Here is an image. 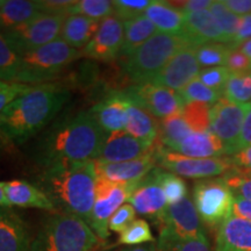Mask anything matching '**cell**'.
Masks as SVG:
<instances>
[{
  "label": "cell",
  "instance_id": "36",
  "mask_svg": "<svg viewBox=\"0 0 251 251\" xmlns=\"http://www.w3.org/2000/svg\"><path fill=\"white\" fill-rule=\"evenodd\" d=\"M113 14V1L109 0H78L68 12V15H83L99 21Z\"/></svg>",
  "mask_w": 251,
  "mask_h": 251
},
{
  "label": "cell",
  "instance_id": "6",
  "mask_svg": "<svg viewBox=\"0 0 251 251\" xmlns=\"http://www.w3.org/2000/svg\"><path fill=\"white\" fill-rule=\"evenodd\" d=\"M20 56L21 68L17 83L30 85L54 79L69 64L80 57V52L59 37Z\"/></svg>",
  "mask_w": 251,
  "mask_h": 251
},
{
  "label": "cell",
  "instance_id": "53",
  "mask_svg": "<svg viewBox=\"0 0 251 251\" xmlns=\"http://www.w3.org/2000/svg\"><path fill=\"white\" fill-rule=\"evenodd\" d=\"M251 146V103L248 105V109L244 118L242 131L240 139V150Z\"/></svg>",
  "mask_w": 251,
  "mask_h": 251
},
{
  "label": "cell",
  "instance_id": "25",
  "mask_svg": "<svg viewBox=\"0 0 251 251\" xmlns=\"http://www.w3.org/2000/svg\"><path fill=\"white\" fill-rule=\"evenodd\" d=\"M144 15L155 25L161 33L183 35L185 26V14L180 9L175 7L170 1L153 0Z\"/></svg>",
  "mask_w": 251,
  "mask_h": 251
},
{
  "label": "cell",
  "instance_id": "56",
  "mask_svg": "<svg viewBox=\"0 0 251 251\" xmlns=\"http://www.w3.org/2000/svg\"><path fill=\"white\" fill-rule=\"evenodd\" d=\"M0 207H9L7 200H6V197H5L2 181H0Z\"/></svg>",
  "mask_w": 251,
  "mask_h": 251
},
{
  "label": "cell",
  "instance_id": "40",
  "mask_svg": "<svg viewBox=\"0 0 251 251\" xmlns=\"http://www.w3.org/2000/svg\"><path fill=\"white\" fill-rule=\"evenodd\" d=\"M150 4H151L150 0H114L113 1L114 15L125 23L143 15Z\"/></svg>",
  "mask_w": 251,
  "mask_h": 251
},
{
  "label": "cell",
  "instance_id": "9",
  "mask_svg": "<svg viewBox=\"0 0 251 251\" xmlns=\"http://www.w3.org/2000/svg\"><path fill=\"white\" fill-rule=\"evenodd\" d=\"M153 224L158 227V240L183 242L206 236L201 219L188 197L179 202L166 206Z\"/></svg>",
  "mask_w": 251,
  "mask_h": 251
},
{
  "label": "cell",
  "instance_id": "5",
  "mask_svg": "<svg viewBox=\"0 0 251 251\" xmlns=\"http://www.w3.org/2000/svg\"><path fill=\"white\" fill-rule=\"evenodd\" d=\"M190 45L184 35L158 31L129 57L124 59L122 70L134 85L149 83L181 49Z\"/></svg>",
  "mask_w": 251,
  "mask_h": 251
},
{
  "label": "cell",
  "instance_id": "41",
  "mask_svg": "<svg viewBox=\"0 0 251 251\" xmlns=\"http://www.w3.org/2000/svg\"><path fill=\"white\" fill-rule=\"evenodd\" d=\"M156 244L157 251H212L207 236L183 241V242L157 240Z\"/></svg>",
  "mask_w": 251,
  "mask_h": 251
},
{
  "label": "cell",
  "instance_id": "38",
  "mask_svg": "<svg viewBox=\"0 0 251 251\" xmlns=\"http://www.w3.org/2000/svg\"><path fill=\"white\" fill-rule=\"evenodd\" d=\"M152 242H155V237L151 233V228L143 219L134 220L119 237V244L127 247L142 246Z\"/></svg>",
  "mask_w": 251,
  "mask_h": 251
},
{
  "label": "cell",
  "instance_id": "46",
  "mask_svg": "<svg viewBox=\"0 0 251 251\" xmlns=\"http://www.w3.org/2000/svg\"><path fill=\"white\" fill-rule=\"evenodd\" d=\"M226 68L231 74H246L251 71V59L237 48H233L228 54Z\"/></svg>",
  "mask_w": 251,
  "mask_h": 251
},
{
  "label": "cell",
  "instance_id": "13",
  "mask_svg": "<svg viewBox=\"0 0 251 251\" xmlns=\"http://www.w3.org/2000/svg\"><path fill=\"white\" fill-rule=\"evenodd\" d=\"M125 94L153 118L161 120L180 114L185 105L179 93L152 83L135 84L128 87Z\"/></svg>",
  "mask_w": 251,
  "mask_h": 251
},
{
  "label": "cell",
  "instance_id": "42",
  "mask_svg": "<svg viewBox=\"0 0 251 251\" xmlns=\"http://www.w3.org/2000/svg\"><path fill=\"white\" fill-rule=\"evenodd\" d=\"M222 178L229 188L233 191L234 196H238L251 201V176L243 174L235 168L233 171L226 174Z\"/></svg>",
  "mask_w": 251,
  "mask_h": 251
},
{
  "label": "cell",
  "instance_id": "7",
  "mask_svg": "<svg viewBox=\"0 0 251 251\" xmlns=\"http://www.w3.org/2000/svg\"><path fill=\"white\" fill-rule=\"evenodd\" d=\"M234 198L224 178L200 179L193 186V203L201 221L208 227H220L233 215Z\"/></svg>",
  "mask_w": 251,
  "mask_h": 251
},
{
  "label": "cell",
  "instance_id": "54",
  "mask_svg": "<svg viewBox=\"0 0 251 251\" xmlns=\"http://www.w3.org/2000/svg\"><path fill=\"white\" fill-rule=\"evenodd\" d=\"M118 251H157V244L156 242L147 243V244H142V246L122 248V249Z\"/></svg>",
  "mask_w": 251,
  "mask_h": 251
},
{
  "label": "cell",
  "instance_id": "16",
  "mask_svg": "<svg viewBox=\"0 0 251 251\" xmlns=\"http://www.w3.org/2000/svg\"><path fill=\"white\" fill-rule=\"evenodd\" d=\"M96 163L97 178L115 184L136 185L147 177L157 165L156 142L151 151L140 158L122 163Z\"/></svg>",
  "mask_w": 251,
  "mask_h": 251
},
{
  "label": "cell",
  "instance_id": "10",
  "mask_svg": "<svg viewBox=\"0 0 251 251\" xmlns=\"http://www.w3.org/2000/svg\"><path fill=\"white\" fill-rule=\"evenodd\" d=\"M157 165L177 176L192 179H208L233 171L230 158H192L164 148L156 141Z\"/></svg>",
  "mask_w": 251,
  "mask_h": 251
},
{
  "label": "cell",
  "instance_id": "27",
  "mask_svg": "<svg viewBox=\"0 0 251 251\" xmlns=\"http://www.w3.org/2000/svg\"><path fill=\"white\" fill-rule=\"evenodd\" d=\"M158 33L151 21L146 15H141L124 23V43L120 52L122 59L129 57L141 46Z\"/></svg>",
  "mask_w": 251,
  "mask_h": 251
},
{
  "label": "cell",
  "instance_id": "29",
  "mask_svg": "<svg viewBox=\"0 0 251 251\" xmlns=\"http://www.w3.org/2000/svg\"><path fill=\"white\" fill-rule=\"evenodd\" d=\"M41 13L39 1L33 0H6L0 8V31L20 26Z\"/></svg>",
  "mask_w": 251,
  "mask_h": 251
},
{
  "label": "cell",
  "instance_id": "33",
  "mask_svg": "<svg viewBox=\"0 0 251 251\" xmlns=\"http://www.w3.org/2000/svg\"><path fill=\"white\" fill-rule=\"evenodd\" d=\"M222 96L225 99L235 103H251V71L246 74H231Z\"/></svg>",
  "mask_w": 251,
  "mask_h": 251
},
{
  "label": "cell",
  "instance_id": "4",
  "mask_svg": "<svg viewBox=\"0 0 251 251\" xmlns=\"http://www.w3.org/2000/svg\"><path fill=\"white\" fill-rule=\"evenodd\" d=\"M100 242L84 220L56 212L41 222L30 251H92Z\"/></svg>",
  "mask_w": 251,
  "mask_h": 251
},
{
  "label": "cell",
  "instance_id": "43",
  "mask_svg": "<svg viewBox=\"0 0 251 251\" xmlns=\"http://www.w3.org/2000/svg\"><path fill=\"white\" fill-rule=\"evenodd\" d=\"M230 76L231 72L226 67H214L203 69V70L200 71L198 78L207 87L222 93Z\"/></svg>",
  "mask_w": 251,
  "mask_h": 251
},
{
  "label": "cell",
  "instance_id": "24",
  "mask_svg": "<svg viewBox=\"0 0 251 251\" xmlns=\"http://www.w3.org/2000/svg\"><path fill=\"white\" fill-rule=\"evenodd\" d=\"M171 151L192 158H220L227 155L224 143L211 131L188 135L180 143L175 146Z\"/></svg>",
  "mask_w": 251,
  "mask_h": 251
},
{
  "label": "cell",
  "instance_id": "48",
  "mask_svg": "<svg viewBox=\"0 0 251 251\" xmlns=\"http://www.w3.org/2000/svg\"><path fill=\"white\" fill-rule=\"evenodd\" d=\"M175 7L180 9L184 14L209 9L214 0H186V1H170Z\"/></svg>",
  "mask_w": 251,
  "mask_h": 251
},
{
  "label": "cell",
  "instance_id": "58",
  "mask_svg": "<svg viewBox=\"0 0 251 251\" xmlns=\"http://www.w3.org/2000/svg\"><path fill=\"white\" fill-rule=\"evenodd\" d=\"M5 1L6 0H0V8L2 7V6H4V4H5Z\"/></svg>",
  "mask_w": 251,
  "mask_h": 251
},
{
  "label": "cell",
  "instance_id": "47",
  "mask_svg": "<svg viewBox=\"0 0 251 251\" xmlns=\"http://www.w3.org/2000/svg\"><path fill=\"white\" fill-rule=\"evenodd\" d=\"M41 13L65 14L75 4V0H37Z\"/></svg>",
  "mask_w": 251,
  "mask_h": 251
},
{
  "label": "cell",
  "instance_id": "14",
  "mask_svg": "<svg viewBox=\"0 0 251 251\" xmlns=\"http://www.w3.org/2000/svg\"><path fill=\"white\" fill-rule=\"evenodd\" d=\"M124 43V21L114 14L100 21V27L93 39L83 50L80 57L94 61L112 62L120 57Z\"/></svg>",
  "mask_w": 251,
  "mask_h": 251
},
{
  "label": "cell",
  "instance_id": "20",
  "mask_svg": "<svg viewBox=\"0 0 251 251\" xmlns=\"http://www.w3.org/2000/svg\"><path fill=\"white\" fill-rule=\"evenodd\" d=\"M31 241L24 219L11 207H0V251H30Z\"/></svg>",
  "mask_w": 251,
  "mask_h": 251
},
{
  "label": "cell",
  "instance_id": "18",
  "mask_svg": "<svg viewBox=\"0 0 251 251\" xmlns=\"http://www.w3.org/2000/svg\"><path fill=\"white\" fill-rule=\"evenodd\" d=\"M128 201L136 213L149 216L152 221L164 212L168 201L163 188L156 179L153 170L136 185Z\"/></svg>",
  "mask_w": 251,
  "mask_h": 251
},
{
  "label": "cell",
  "instance_id": "35",
  "mask_svg": "<svg viewBox=\"0 0 251 251\" xmlns=\"http://www.w3.org/2000/svg\"><path fill=\"white\" fill-rule=\"evenodd\" d=\"M209 11H211L213 18L215 19L219 28L224 33L226 39H227L228 43L230 45L231 41L234 40V37L237 33L238 26H240L241 23V17L234 14L225 5L224 0L222 1L221 0H214Z\"/></svg>",
  "mask_w": 251,
  "mask_h": 251
},
{
  "label": "cell",
  "instance_id": "52",
  "mask_svg": "<svg viewBox=\"0 0 251 251\" xmlns=\"http://www.w3.org/2000/svg\"><path fill=\"white\" fill-rule=\"evenodd\" d=\"M225 5L238 17L251 13V0H224Z\"/></svg>",
  "mask_w": 251,
  "mask_h": 251
},
{
  "label": "cell",
  "instance_id": "19",
  "mask_svg": "<svg viewBox=\"0 0 251 251\" xmlns=\"http://www.w3.org/2000/svg\"><path fill=\"white\" fill-rule=\"evenodd\" d=\"M128 98L124 92H113L91 108V114L106 134L126 129Z\"/></svg>",
  "mask_w": 251,
  "mask_h": 251
},
{
  "label": "cell",
  "instance_id": "11",
  "mask_svg": "<svg viewBox=\"0 0 251 251\" xmlns=\"http://www.w3.org/2000/svg\"><path fill=\"white\" fill-rule=\"evenodd\" d=\"M136 185L115 184L97 178L94 203L89 226L101 242L109 237L108 222L112 215L124 205L125 201L129 200Z\"/></svg>",
  "mask_w": 251,
  "mask_h": 251
},
{
  "label": "cell",
  "instance_id": "2",
  "mask_svg": "<svg viewBox=\"0 0 251 251\" xmlns=\"http://www.w3.org/2000/svg\"><path fill=\"white\" fill-rule=\"evenodd\" d=\"M70 91L54 84L33 86L0 114V140L20 146L36 135L70 99Z\"/></svg>",
  "mask_w": 251,
  "mask_h": 251
},
{
  "label": "cell",
  "instance_id": "3",
  "mask_svg": "<svg viewBox=\"0 0 251 251\" xmlns=\"http://www.w3.org/2000/svg\"><path fill=\"white\" fill-rule=\"evenodd\" d=\"M96 180V163L87 161L42 169L37 186L48 196L56 212L78 216L90 225Z\"/></svg>",
  "mask_w": 251,
  "mask_h": 251
},
{
  "label": "cell",
  "instance_id": "45",
  "mask_svg": "<svg viewBox=\"0 0 251 251\" xmlns=\"http://www.w3.org/2000/svg\"><path fill=\"white\" fill-rule=\"evenodd\" d=\"M31 85L20 83H7V81H0V114L5 107L9 105L13 100L19 98L23 94L27 93L31 90Z\"/></svg>",
  "mask_w": 251,
  "mask_h": 251
},
{
  "label": "cell",
  "instance_id": "1",
  "mask_svg": "<svg viewBox=\"0 0 251 251\" xmlns=\"http://www.w3.org/2000/svg\"><path fill=\"white\" fill-rule=\"evenodd\" d=\"M106 133L90 111L64 118L36 142L34 158L42 169L58 164L96 161Z\"/></svg>",
  "mask_w": 251,
  "mask_h": 251
},
{
  "label": "cell",
  "instance_id": "22",
  "mask_svg": "<svg viewBox=\"0 0 251 251\" xmlns=\"http://www.w3.org/2000/svg\"><path fill=\"white\" fill-rule=\"evenodd\" d=\"M2 186L9 207L39 208L56 213L55 206L37 185H33L26 180L13 179L2 181Z\"/></svg>",
  "mask_w": 251,
  "mask_h": 251
},
{
  "label": "cell",
  "instance_id": "57",
  "mask_svg": "<svg viewBox=\"0 0 251 251\" xmlns=\"http://www.w3.org/2000/svg\"><path fill=\"white\" fill-rule=\"evenodd\" d=\"M92 251H109V250H108L107 248H106L105 246H103V244H102L101 242H100V243L98 244V246L94 248V249H93Z\"/></svg>",
  "mask_w": 251,
  "mask_h": 251
},
{
  "label": "cell",
  "instance_id": "23",
  "mask_svg": "<svg viewBox=\"0 0 251 251\" xmlns=\"http://www.w3.org/2000/svg\"><path fill=\"white\" fill-rule=\"evenodd\" d=\"M215 251H251V222L234 215L222 222L216 234Z\"/></svg>",
  "mask_w": 251,
  "mask_h": 251
},
{
  "label": "cell",
  "instance_id": "17",
  "mask_svg": "<svg viewBox=\"0 0 251 251\" xmlns=\"http://www.w3.org/2000/svg\"><path fill=\"white\" fill-rule=\"evenodd\" d=\"M155 143L136 139L126 130L106 134V139L96 161L101 163H122L147 155Z\"/></svg>",
  "mask_w": 251,
  "mask_h": 251
},
{
  "label": "cell",
  "instance_id": "49",
  "mask_svg": "<svg viewBox=\"0 0 251 251\" xmlns=\"http://www.w3.org/2000/svg\"><path fill=\"white\" fill-rule=\"evenodd\" d=\"M230 161L238 171L251 176V146L241 149L230 157Z\"/></svg>",
  "mask_w": 251,
  "mask_h": 251
},
{
  "label": "cell",
  "instance_id": "32",
  "mask_svg": "<svg viewBox=\"0 0 251 251\" xmlns=\"http://www.w3.org/2000/svg\"><path fill=\"white\" fill-rule=\"evenodd\" d=\"M153 174L165 194L168 205H174L187 197V186L179 176L171 174L162 168L153 169Z\"/></svg>",
  "mask_w": 251,
  "mask_h": 251
},
{
  "label": "cell",
  "instance_id": "28",
  "mask_svg": "<svg viewBox=\"0 0 251 251\" xmlns=\"http://www.w3.org/2000/svg\"><path fill=\"white\" fill-rule=\"evenodd\" d=\"M128 120L125 130L136 139L155 143L158 137V122L133 100L128 98Z\"/></svg>",
  "mask_w": 251,
  "mask_h": 251
},
{
  "label": "cell",
  "instance_id": "15",
  "mask_svg": "<svg viewBox=\"0 0 251 251\" xmlns=\"http://www.w3.org/2000/svg\"><path fill=\"white\" fill-rule=\"evenodd\" d=\"M196 46L185 47L162 69L149 83L178 91L199 77L201 67L197 58Z\"/></svg>",
  "mask_w": 251,
  "mask_h": 251
},
{
  "label": "cell",
  "instance_id": "8",
  "mask_svg": "<svg viewBox=\"0 0 251 251\" xmlns=\"http://www.w3.org/2000/svg\"><path fill=\"white\" fill-rule=\"evenodd\" d=\"M65 14L40 13L20 26L2 31L5 39L18 54L31 51L61 37Z\"/></svg>",
  "mask_w": 251,
  "mask_h": 251
},
{
  "label": "cell",
  "instance_id": "50",
  "mask_svg": "<svg viewBox=\"0 0 251 251\" xmlns=\"http://www.w3.org/2000/svg\"><path fill=\"white\" fill-rule=\"evenodd\" d=\"M251 39V14L241 17V23L238 26L237 33L235 35L234 40L231 41L230 46L233 48H237L238 46L242 45L243 42Z\"/></svg>",
  "mask_w": 251,
  "mask_h": 251
},
{
  "label": "cell",
  "instance_id": "26",
  "mask_svg": "<svg viewBox=\"0 0 251 251\" xmlns=\"http://www.w3.org/2000/svg\"><path fill=\"white\" fill-rule=\"evenodd\" d=\"M100 21L83 15H68L61 31V39L75 49L83 50L93 39Z\"/></svg>",
  "mask_w": 251,
  "mask_h": 251
},
{
  "label": "cell",
  "instance_id": "39",
  "mask_svg": "<svg viewBox=\"0 0 251 251\" xmlns=\"http://www.w3.org/2000/svg\"><path fill=\"white\" fill-rule=\"evenodd\" d=\"M181 99H183L184 103L199 101L203 103H208V105H215L216 102L221 99L222 93L219 91H215L213 89L207 87L205 84L200 81L199 78L191 81L188 85L180 90L179 92Z\"/></svg>",
  "mask_w": 251,
  "mask_h": 251
},
{
  "label": "cell",
  "instance_id": "31",
  "mask_svg": "<svg viewBox=\"0 0 251 251\" xmlns=\"http://www.w3.org/2000/svg\"><path fill=\"white\" fill-rule=\"evenodd\" d=\"M21 68V56L12 48L0 31V81L17 83Z\"/></svg>",
  "mask_w": 251,
  "mask_h": 251
},
{
  "label": "cell",
  "instance_id": "30",
  "mask_svg": "<svg viewBox=\"0 0 251 251\" xmlns=\"http://www.w3.org/2000/svg\"><path fill=\"white\" fill-rule=\"evenodd\" d=\"M193 131L188 127L186 121L181 114L162 119L158 122V137L157 142L166 149H172L178 143H180L185 137L192 134Z\"/></svg>",
  "mask_w": 251,
  "mask_h": 251
},
{
  "label": "cell",
  "instance_id": "55",
  "mask_svg": "<svg viewBox=\"0 0 251 251\" xmlns=\"http://www.w3.org/2000/svg\"><path fill=\"white\" fill-rule=\"evenodd\" d=\"M237 49L251 59V39L246 41V42H243L242 45L238 46Z\"/></svg>",
  "mask_w": 251,
  "mask_h": 251
},
{
  "label": "cell",
  "instance_id": "12",
  "mask_svg": "<svg viewBox=\"0 0 251 251\" xmlns=\"http://www.w3.org/2000/svg\"><path fill=\"white\" fill-rule=\"evenodd\" d=\"M248 105L221 98L211 108L209 131L224 143L227 155L240 151V139Z\"/></svg>",
  "mask_w": 251,
  "mask_h": 251
},
{
  "label": "cell",
  "instance_id": "51",
  "mask_svg": "<svg viewBox=\"0 0 251 251\" xmlns=\"http://www.w3.org/2000/svg\"><path fill=\"white\" fill-rule=\"evenodd\" d=\"M233 215L251 222V201L243 198L235 196Z\"/></svg>",
  "mask_w": 251,
  "mask_h": 251
},
{
  "label": "cell",
  "instance_id": "34",
  "mask_svg": "<svg viewBox=\"0 0 251 251\" xmlns=\"http://www.w3.org/2000/svg\"><path fill=\"white\" fill-rule=\"evenodd\" d=\"M211 108L208 103L193 101L185 103L180 114L193 133H206L209 131Z\"/></svg>",
  "mask_w": 251,
  "mask_h": 251
},
{
  "label": "cell",
  "instance_id": "44",
  "mask_svg": "<svg viewBox=\"0 0 251 251\" xmlns=\"http://www.w3.org/2000/svg\"><path fill=\"white\" fill-rule=\"evenodd\" d=\"M135 214H136V211H135L134 207L131 206L130 203H125V205H122L120 208L112 215L111 220H109V231L121 234L122 231L134 221Z\"/></svg>",
  "mask_w": 251,
  "mask_h": 251
},
{
  "label": "cell",
  "instance_id": "37",
  "mask_svg": "<svg viewBox=\"0 0 251 251\" xmlns=\"http://www.w3.org/2000/svg\"><path fill=\"white\" fill-rule=\"evenodd\" d=\"M233 47L227 43H207L197 48V58L200 67H226L229 51Z\"/></svg>",
  "mask_w": 251,
  "mask_h": 251
},
{
  "label": "cell",
  "instance_id": "21",
  "mask_svg": "<svg viewBox=\"0 0 251 251\" xmlns=\"http://www.w3.org/2000/svg\"><path fill=\"white\" fill-rule=\"evenodd\" d=\"M183 35L186 37L191 45L196 47L207 45V43L229 45L209 9L185 14Z\"/></svg>",
  "mask_w": 251,
  "mask_h": 251
}]
</instances>
